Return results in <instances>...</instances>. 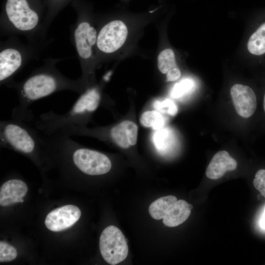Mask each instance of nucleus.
Listing matches in <instances>:
<instances>
[{"mask_svg":"<svg viewBox=\"0 0 265 265\" xmlns=\"http://www.w3.org/2000/svg\"><path fill=\"white\" fill-rule=\"evenodd\" d=\"M61 59L48 58L43 65L34 70L24 80L14 81L10 88L17 92L19 103L13 110L12 118L26 122L32 121L29 106L35 101L55 92L69 90L81 93L87 88L81 80L71 79L55 67Z\"/></svg>","mask_w":265,"mask_h":265,"instance_id":"nucleus-1","label":"nucleus"},{"mask_svg":"<svg viewBox=\"0 0 265 265\" xmlns=\"http://www.w3.org/2000/svg\"><path fill=\"white\" fill-rule=\"evenodd\" d=\"M47 11V0H3L0 34L23 35L29 43L46 46Z\"/></svg>","mask_w":265,"mask_h":265,"instance_id":"nucleus-2","label":"nucleus"},{"mask_svg":"<svg viewBox=\"0 0 265 265\" xmlns=\"http://www.w3.org/2000/svg\"><path fill=\"white\" fill-rule=\"evenodd\" d=\"M102 100L98 87H88L71 108L63 114L52 111L41 114L34 126L46 135H50L71 127H84L89 116L99 107Z\"/></svg>","mask_w":265,"mask_h":265,"instance_id":"nucleus-3","label":"nucleus"},{"mask_svg":"<svg viewBox=\"0 0 265 265\" xmlns=\"http://www.w3.org/2000/svg\"><path fill=\"white\" fill-rule=\"evenodd\" d=\"M27 123L14 118L0 121V146L33 158L47 154L46 135Z\"/></svg>","mask_w":265,"mask_h":265,"instance_id":"nucleus-4","label":"nucleus"},{"mask_svg":"<svg viewBox=\"0 0 265 265\" xmlns=\"http://www.w3.org/2000/svg\"><path fill=\"white\" fill-rule=\"evenodd\" d=\"M71 4L76 12L77 19L71 26L70 38L80 63L82 76L80 79L86 85L93 62V49L96 46L98 33L88 18L81 0H75Z\"/></svg>","mask_w":265,"mask_h":265,"instance_id":"nucleus-5","label":"nucleus"},{"mask_svg":"<svg viewBox=\"0 0 265 265\" xmlns=\"http://www.w3.org/2000/svg\"><path fill=\"white\" fill-rule=\"evenodd\" d=\"M45 46L22 42L14 35L0 42V83L10 87L14 77L30 60L38 56Z\"/></svg>","mask_w":265,"mask_h":265,"instance_id":"nucleus-6","label":"nucleus"},{"mask_svg":"<svg viewBox=\"0 0 265 265\" xmlns=\"http://www.w3.org/2000/svg\"><path fill=\"white\" fill-rule=\"evenodd\" d=\"M101 254L109 264L117 265L123 261L128 254L127 241L117 227L110 225L101 234L99 240Z\"/></svg>","mask_w":265,"mask_h":265,"instance_id":"nucleus-7","label":"nucleus"},{"mask_svg":"<svg viewBox=\"0 0 265 265\" xmlns=\"http://www.w3.org/2000/svg\"><path fill=\"white\" fill-rule=\"evenodd\" d=\"M127 35V27L123 22L119 20L108 22L98 33L97 48L105 54L114 53L125 43Z\"/></svg>","mask_w":265,"mask_h":265,"instance_id":"nucleus-8","label":"nucleus"},{"mask_svg":"<svg viewBox=\"0 0 265 265\" xmlns=\"http://www.w3.org/2000/svg\"><path fill=\"white\" fill-rule=\"evenodd\" d=\"M81 215V212L77 206L67 205L57 208L47 215L45 224L53 232H60L70 228L77 222Z\"/></svg>","mask_w":265,"mask_h":265,"instance_id":"nucleus-9","label":"nucleus"},{"mask_svg":"<svg viewBox=\"0 0 265 265\" xmlns=\"http://www.w3.org/2000/svg\"><path fill=\"white\" fill-rule=\"evenodd\" d=\"M230 94L237 113L245 118L251 117L257 108V98L253 90L247 85L235 84Z\"/></svg>","mask_w":265,"mask_h":265,"instance_id":"nucleus-10","label":"nucleus"},{"mask_svg":"<svg viewBox=\"0 0 265 265\" xmlns=\"http://www.w3.org/2000/svg\"><path fill=\"white\" fill-rule=\"evenodd\" d=\"M138 128L133 122L124 121L110 129L109 134L112 140L122 148H128L136 143Z\"/></svg>","mask_w":265,"mask_h":265,"instance_id":"nucleus-11","label":"nucleus"},{"mask_svg":"<svg viewBox=\"0 0 265 265\" xmlns=\"http://www.w3.org/2000/svg\"><path fill=\"white\" fill-rule=\"evenodd\" d=\"M26 184L19 179H11L4 182L0 188V205L7 206L13 203L23 202L22 198L27 192Z\"/></svg>","mask_w":265,"mask_h":265,"instance_id":"nucleus-12","label":"nucleus"},{"mask_svg":"<svg viewBox=\"0 0 265 265\" xmlns=\"http://www.w3.org/2000/svg\"><path fill=\"white\" fill-rule=\"evenodd\" d=\"M237 162L226 151L216 153L212 159L206 172L207 177L215 180L221 178L228 171L236 169Z\"/></svg>","mask_w":265,"mask_h":265,"instance_id":"nucleus-13","label":"nucleus"},{"mask_svg":"<svg viewBox=\"0 0 265 265\" xmlns=\"http://www.w3.org/2000/svg\"><path fill=\"white\" fill-rule=\"evenodd\" d=\"M192 207L184 200L177 201L163 218V224L170 227L182 224L189 217Z\"/></svg>","mask_w":265,"mask_h":265,"instance_id":"nucleus-14","label":"nucleus"},{"mask_svg":"<svg viewBox=\"0 0 265 265\" xmlns=\"http://www.w3.org/2000/svg\"><path fill=\"white\" fill-rule=\"evenodd\" d=\"M247 47L248 52L254 56L265 55V21L261 24L251 35Z\"/></svg>","mask_w":265,"mask_h":265,"instance_id":"nucleus-15","label":"nucleus"},{"mask_svg":"<svg viewBox=\"0 0 265 265\" xmlns=\"http://www.w3.org/2000/svg\"><path fill=\"white\" fill-rule=\"evenodd\" d=\"M177 201L173 195L160 197L152 202L149 207V212L156 220L163 219L167 212Z\"/></svg>","mask_w":265,"mask_h":265,"instance_id":"nucleus-16","label":"nucleus"},{"mask_svg":"<svg viewBox=\"0 0 265 265\" xmlns=\"http://www.w3.org/2000/svg\"><path fill=\"white\" fill-rule=\"evenodd\" d=\"M140 122L143 126L157 131L163 128L165 120L158 111L151 110L143 113L140 118Z\"/></svg>","mask_w":265,"mask_h":265,"instance_id":"nucleus-17","label":"nucleus"},{"mask_svg":"<svg viewBox=\"0 0 265 265\" xmlns=\"http://www.w3.org/2000/svg\"><path fill=\"white\" fill-rule=\"evenodd\" d=\"M75 0H47V11L45 19V28L48 31L51 23L59 13Z\"/></svg>","mask_w":265,"mask_h":265,"instance_id":"nucleus-18","label":"nucleus"},{"mask_svg":"<svg viewBox=\"0 0 265 265\" xmlns=\"http://www.w3.org/2000/svg\"><path fill=\"white\" fill-rule=\"evenodd\" d=\"M153 142L156 149L160 152L167 150L173 140L172 132L168 128L157 130L153 135Z\"/></svg>","mask_w":265,"mask_h":265,"instance_id":"nucleus-19","label":"nucleus"},{"mask_svg":"<svg viewBox=\"0 0 265 265\" xmlns=\"http://www.w3.org/2000/svg\"><path fill=\"white\" fill-rule=\"evenodd\" d=\"M158 66L159 70L163 74H167L174 68H176L174 52L170 49L163 50L158 57Z\"/></svg>","mask_w":265,"mask_h":265,"instance_id":"nucleus-20","label":"nucleus"},{"mask_svg":"<svg viewBox=\"0 0 265 265\" xmlns=\"http://www.w3.org/2000/svg\"><path fill=\"white\" fill-rule=\"evenodd\" d=\"M194 87V81L188 78L181 80L175 84L171 91V96L173 98H179L190 92Z\"/></svg>","mask_w":265,"mask_h":265,"instance_id":"nucleus-21","label":"nucleus"},{"mask_svg":"<svg viewBox=\"0 0 265 265\" xmlns=\"http://www.w3.org/2000/svg\"><path fill=\"white\" fill-rule=\"evenodd\" d=\"M153 107L159 112L166 113L171 116H175L178 111L176 104L169 99L155 101L153 103Z\"/></svg>","mask_w":265,"mask_h":265,"instance_id":"nucleus-22","label":"nucleus"},{"mask_svg":"<svg viewBox=\"0 0 265 265\" xmlns=\"http://www.w3.org/2000/svg\"><path fill=\"white\" fill-rule=\"evenodd\" d=\"M16 249L11 245L3 241H0V262H9L14 260L17 257Z\"/></svg>","mask_w":265,"mask_h":265,"instance_id":"nucleus-23","label":"nucleus"},{"mask_svg":"<svg viewBox=\"0 0 265 265\" xmlns=\"http://www.w3.org/2000/svg\"><path fill=\"white\" fill-rule=\"evenodd\" d=\"M254 187L265 197V169H260L255 174Z\"/></svg>","mask_w":265,"mask_h":265,"instance_id":"nucleus-24","label":"nucleus"},{"mask_svg":"<svg viewBox=\"0 0 265 265\" xmlns=\"http://www.w3.org/2000/svg\"><path fill=\"white\" fill-rule=\"evenodd\" d=\"M181 71L177 68H174L167 73V81H173L178 80L181 76Z\"/></svg>","mask_w":265,"mask_h":265,"instance_id":"nucleus-25","label":"nucleus"},{"mask_svg":"<svg viewBox=\"0 0 265 265\" xmlns=\"http://www.w3.org/2000/svg\"><path fill=\"white\" fill-rule=\"evenodd\" d=\"M260 225L261 227L265 230V209L263 212V213L261 217L260 220Z\"/></svg>","mask_w":265,"mask_h":265,"instance_id":"nucleus-26","label":"nucleus"},{"mask_svg":"<svg viewBox=\"0 0 265 265\" xmlns=\"http://www.w3.org/2000/svg\"><path fill=\"white\" fill-rule=\"evenodd\" d=\"M263 106H264V109L265 112V93L264 97Z\"/></svg>","mask_w":265,"mask_h":265,"instance_id":"nucleus-27","label":"nucleus"}]
</instances>
